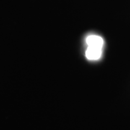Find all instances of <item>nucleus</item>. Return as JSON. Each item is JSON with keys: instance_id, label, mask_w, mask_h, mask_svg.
Here are the masks:
<instances>
[{"instance_id": "f03ea898", "label": "nucleus", "mask_w": 130, "mask_h": 130, "mask_svg": "<svg viewBox=\"0 0 130 130\" xmlns=\"http://www.w3.org/2000/svg\"><path fill=\"white\" fill-rule=\"evenodd\" d=\"M86 42L88 45V46L102 48V45H103V40L101 37L98 36H90L86 39Z\"/></svg>"}, {"instance_id": "f257e3e1", "label": "nucleus", "mask_w": 130, "mask_h": 130, "mask_svg": "<svg viewBox=\"0 0 130 130\" xmlns=\"http://www.w3.org/2000/svg\"><path fill=\"white\" fill-rule=\"evenodd\" d=\"M101 56V48L88 46L86 51V56L89 60H98Z\"/></svg>"}]
</instances>
